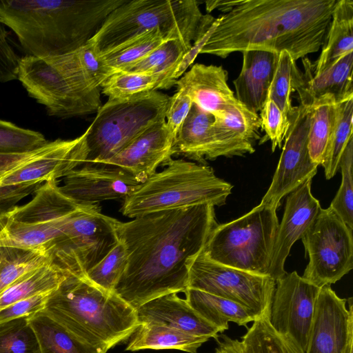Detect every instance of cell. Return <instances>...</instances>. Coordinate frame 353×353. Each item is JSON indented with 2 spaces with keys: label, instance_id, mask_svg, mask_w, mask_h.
<instances>
[{
  "label": "cell",
  "instance_id": "46",
  "mask_svg": "<svg viewBox=\"0 0 353 353\" xmlns=\"http://www.w3.org/2000/svg\"><path fill=\"white\" fill-rule=\"evenodd\" d=\"M5 26L0 21V83L18 79L21 57L15 52L8 41Z\"/></svg>",
  "mask_w": 353,
  "mask_h": 353
},
{
  "label": "cell",
  "instance_id": "7",
  "mask_svg": "<svg viewBox=\"0 0 353 353\" xmlns=\"http://www.w3.org/2000/svg\"><path fill=\"white\" fill-rule=\"evenodd\" d=\"M276 210L261 202L242 216L217 224L203 252L218 263L269 276L279 224Z\"/></svg>",
  "mask_w": 353,
  "mask_h": 353
},
{
  "label": "cell",
  "instance_id": "15",
  "mask_svg": "<svg viewBox=\"0 0 353 353\" xmlns=\"http://www.w3.org/2000/svg\"><path fill=\"white\" fill-rule=\"evenodd\" d=\"M311 111V105L294 106L280 159L262 203L278 208L281 199L316 174L319 165L312 161L307 149Z\"/></svg>",
  "mask_w": 353,
  "mask_h": 353
},
{
  "label": "cell",
  "instance_id": "26",
  "mask_svg": "<svg viewBox=\"0 0 353 353\" xmlns=\"http://www.w3.org/2000/svg\"><path fill=\"white\" fill-rule=\"evenodd\" d=\"M350 52H353V1L338 0L321 54L315 63H311L312 73H321Z\"/></svg>",
  "mask_w": 353,
  "mask_h": 353
},
{
  "label": "cell",
  "instance_id": "44",
  "mask_svg": "<svg viewBox=\"0 0 353 353\" xmlns=\"http://www.w3.org/2000/svg\"><path fill=\"white\" fill-rule=\"evenodd\" d=\"M192 104L191 99L181 90L177 89L174 95L170 97L165 112V124L174 140Z\"/></svg>",
  "mask_w": 353,
  "mask_h": 353
},
{
  "label": "cell",
  "instance_id": "22",
  "mask_svg": "<svg viewBox=\"0 0 353 353\" xmlns=\"http://www.w3.org/2000/svg\"><path fill=\"white\" fill-rule=\"evenodd\" d=\"M304 73L301 72L294 83L300 103L312 105L318 99L333 96L336 102L353 97L352 68L353 52L343 56L338 62L318 74L311 70V61L302 59Z\"/></svg>",
  "mask_w": 353,
  "mask_h": 353
},
{
  "label": "cell",
  "instance_id": "18",
  "mask_svg": "<svg viewBox=\"0 0 353 353\" xmlns=\"http://www.w3.org/2000/svg\"><path fill=\"white\" fill-rule=\"evenodd\" d=\"M312 179L307 180L287 195L285 210L279 224L273 248L269 276L275 281L287 272L285 260L293 244L310 227L321 207L311 192Z\"/></svg>",
  "mask_w": 353,
  "mask_h": 353
},
{
  "label": "cell",
  "instance_id": "2",
  "mask_svg": "<svg viewBox=\"0 0 353 353\" xmlns=\"http://www.w3.org/2000/svg\"><path fill=\"white\" fill-rule=\"evenodd\" d=\"M338 0H237L216 18L199 53L288 52L296 62L323 46Z\"/></svg>",
  "mask_w": 353,
  "mask_h": 353
},
{
  "label": "cell",
  "instance_id": "17",
  "mask_svg": "<svg viewBox=\"0 0 353 353\" xmlns=\"http://www.w3.org/2000/svg\"><path fill=\"white\" fill-rule=\"evenodd\" d=\"M340 298L330 285L320 288L306 353H345L353 336L352 299Z\"/></svg>",
  "mask_w": 353,
  "mask_h": 353
},
{
  "label": "cell",
  "instance_id": "11",
  "mask_svg": "<svg viewBox=\"0 0 353 353\" xmlns=\"http://www.w3.org/2000/svg\"><path fill=\"white\" fill-rule=\"evenodd\" d=\"M301 239L309 257L302 277L310 283L330 285L352 269V230L330 207L321 208Z\"/></svg>",
  "mask_w": 353,
  "mask_h": 353
},
{
  "label": "cell",
  "instance_id": "39",
  "mask_svg": "<svg viewBox=\"0 0 353 353\" xmlns=\"http://www.w3.org/2000/svg\"><path fill=\"white\" fill-rule=\"evenodd\" d=\"M0 353H40L28 317L0 323Z\"/></svg>",
  "mask_w": 353,
  "mask_h": 353
},
{
  "label": "cell",
  "instance_id": "29",
  "mask_svg": "<svg viewBox=\"0 0 353 353\" xmlns=\"http://www.w3.org/2000/svg\"><path fill=\"white\" fill-rule=\"evenodd\" d=\"M40 353H105L80 340L43 310L28 316Z\"/></svg>",
  "mask_w": 353,
  "mask_h": 353
},
{
  "label": "cell",
  "instance_id": "43",
  "mask_svg": "<svg viewBox=\"0 0 353 353\" xmlns=\"http://www.w3.org/2000/svg\"><path fill=\"white\" fill-rule=\"evenodd\" d=\"M261 129L265 132L261 143L271 141L272 151L281 148L290 126V121L279 106L270 99H267L260 111Z\"/></svg>",
  "mask_w": 353,
  "mask_h": 353
},
{
  "label": "cell",
  "instance_id": "14",
  "mask_svg": "<svg viewBox=\"0 0 353 353\" xmlns=\"http://www.w3.org/2000/svg\"><path fill=\"white\" fill-rule=\"evenodd\" d=\"M319 290L296 271L286 273L276 281L268 320L299 353L307 351Z\"/></svg>",
  "mask_w": 353,
  "mask_h": 353
},
{
  "label": "cell",
  "instance_id": "10",
  "mask_svg": "<svg viewBox=\"0 0 353 353\" xmlns=\"http://www.w3.org/2000/svg\"><path fill=\"white\" fill-rule=\"evenodd\" d=\"M83 206L60 191L58 180L48 181L28 203L0 212V246L47 253L68 216Z\"/></svg>",
  "mask_w": 353,
  "mask_h": 353
},
{
  "label": "cell",
  "instance_id": "35",
  "mask_svg": "<svg viewBox=\"0 0 353 353\" xmlns=\"http://www.w3.org/2000/svg\"><path fill=\"white\" fill-rule=\"evenodd\" d=\"M167 40L160 30L155 29L99 57L112 74L141 60Z\"/></svg>",
  "mask_w": 353,
  "mask_h": 353
},
{
  "label": "cell",
  "instance_id": "41",
  "mask_svg": "<svg viewBox=\"0 0 353 353\" xmlns=\"http://www.w3.org/2000/svg\"><path fill=\"white\" fill-rule=\"evenodd\" d=\"M353 137L349 141L339 165L341 183L337 193L329 206L347 227L353 229Z\"/></svg>",
  "mask_w": 353,
  "mask_h": 353
},
{
  "label": "cell",
  "instance_id": "21",
  "mask_svg": "<svg viewBox=\"0 0 353 353\" xmlns=\"http://www.w3.org/2000/svg\"><path fill=\"white\" fill-rule=\"evenodd\" d=\"M137 310L140 324L155 323L172 327L190 334L216 339L221 331L199 315L177 293L154 299Z\"/></svg>",
  "mask_w": 353,
  "mask_h": 353
},
{
  "label": "cell",
  "instance_id": "34",
  "mask_svg": "<svg viewBox=\"0 0 353 353\" xmlns=\"http://www.w3.org/2000/svg\"><path fill=\"white\" fill-rule=\"evenodd\" d=\"M49 263L44 250L0 246V294L26 273Z\"/></svg>",
  "mask_w": 353,
  "mask_h": 353
},
{
  "label": "cell",
  "instance_id": "4",
  "mask_svg": "<svg viewBox=\"0 0 353 353\" xmlns=\"http://www.w3.org/2000/svg\"><path fill=\"white\" fill-rule=\"evenodd\" d=\"M43 310L80 340L105 353L129 339L140 325L135 309L85 276H68L52 292Z\"/></svg>",
  "mask_w": 353,
  "mask_h": 353
},
{
  "label": "cell",
  "instance_id": "1",
  "mask_svg": "<svg viewBox=\"0 0 353 353\" xmlns=\"http://www.w3.org/2000/svg\"><path fill=\"white\" fill-rule=\"evenodd\" d=\"M216 225L214 206L209 204L118 221L128 264L114 292L135 310L159 296L184 292L190 266Z\"/></svg>",
  "mask_w": 353,
  "mask_h": 353
},
{
  "label": "cell",
  "instance_id": "32",
  "mask_svg": "<svg viewBox=\"0 0 353 353\" xmlns=\"http://www.w3.org/2000/svg\"><path fill=\"white\" fill-rule=\"evenodd\" d=\"M192 48L179 39H169L124 72L147 74H168L176 79L184 71L183 62Z\"/></svg>",
  "mask_w": 353,
  "mask_h": 353
},
{
  "label": "cell",
  "instance_id": "31",
  "mask_svg": "<svg viewBox=\"0 0 353 353\" xmlns=\"http://www.w3.org/2000/svg\"><path fill=\"white\" fill-rule=\"evenodd\" d=\"M307 149L312 161L322 163L334 132L338 111V102L331 95L323 96L312 104Z\"/></svg>",
  "mask_w": 353,
  "mask_h": 353
},
{
  "label": "cell",
  "instance_id": "47",
  "mask_svg": "<svg viewBox=\"0 0 353 353\" xmlns=\"http://www.w3.org/2000/svg\"><path fill=\"white\" fill-rule=\"evenodd\" d=\"M54 144L48 141L43 146L32 151L19 153H0V179L28 162L43 154Z\"/></svg>",
  "mask_w": 353,
  "mask_h": 353
},
{
  "label": "cell",
  "instance_id": "27",
  "mask_svg": "<svg viewBox=\"0 0 353 353\" xmlns=\"http://www.w3.org/2000/svg\"><path fill=\"white\" fill-rule=\"evenodd\" d=\"M184 292L189 305L221 332L229 328L230 322L245 326L258 318L249 308L230 300L192 288Z\"/></svg>",
  "mask_w": 353,
  "mask_h": 353
},
{
  "label": "cell",
  "instance_id": "42",
  "mask_svg": "<svg viewBox=\"0 0 353 353\" xmlns=\"http://www.w3.org/2000/svg\"><path fill=\"white\" fill-rule=\"evenodd\" d=\"M48 141L41 132L0 119V153L26 152L37 149Z\"/></svg>",
  "mask_w": 353,
  "mask_h": 353
},
{
  "label": "cell",
  "instance_id": "48",
  "mask_svg": "<svg viewBox=\"0 0 353 353\" xmlns=\"http://www.w3.org/2000/svg\"><path fill=\"white\" fill-rule=\"evenodd\" d=\"M237 1H205V8L208 12L218 9L227 13L236 5Z\"/></svg>",
  "mask_w": 353,
  "mask_h": 353
},
{
  "label": "cell",
  "instance_id": "13",
  "mask_svg": "<svg viewBox=\"0 0 353 353\" xmlns=\"http://www.w3.org/2000/svg\"><path fill=\"white\" fill-rule=\"evenodd\" d=\"M85 133L69 140L58 139L40 157L0 179V212L9 210L45 183L65 177L85 162Z\"/></svg>",
  "mask_w": 353,
  "mask_h": 353
},
{
  "label": "cell",
  "instance_id": "37",
  "mask_svg": "<svg viewBox=\"0 0 353 353\" xmlns=\"http://www.w3.org/2000/svg\"><path fill=\"white\" fill-rule=\"evenodd\" d=\"M268 314L256 318L241 337L243 353H299L296 349L271 325Z\"/></svg>",
  "mask_w": 353,
  "mask_h": 353
},
{
  "label": "cell",
  "instance_id": "12",
  "mask_svg": "<svg viewBox=\"0 0 353 353\" xmlns=\"http://www.w3.org/2000/svg\"><path fill=\"white\" fill-rule=\"evenodd\" d=\"M276 281L268 276L218 263L203 251L192 262L188 288L212 294L242 305L257 317L268 314Z\"/></svg>",
  "mask_w": 353,
  "mask_h": 353
},
{
  "label": "cell",
  "instance_id": "49",
  "mask_svg": "<svg viewBox=\"0 0 353 353\" xmlns=\"http://www.w3.org/2000/svg\"><path fill=\"white\" fill-rule=\"evenodd\" d=\"M353 336H352L347 343L345 353H353Z\"/></svg>",
  "mask_w": 353,
  "mask_h": 353
},
{
  "label": "cell",
  "instance_id": "3",
  "mask_svg": "<svg viewBox=\"0 0 353 353\" xmlns=\"http://www.w3.org/2000/svg\"><path fill=\"white\" fill-rule=\"evenodd\" d=\"M126 1L0 0V21L15 34L25 56L54 57L87 44Z\"/></svg>",
  "mask_w": 353,
  "mask_h": 353
},
{
  "label": "cell",
  "instance_id": "36",
  "mask_svg": "<svg viewBox=\"0 0 353 353\" xmlns=\"http://www.w3.org/2000/svg\"><path fill=\"white\" fill-rule=\"evenodd\" d=\"M353 97L338 102L335 128L321 164L326 179H332L339 171L342 154L353 137Z\"/></svg>",
  "mask_w": 353,
  "mask_h": 353
},
{
  "label": "cell",
  "instance_id": "38",
  "mask_svg": "<svg viewBox=\"0 0 353 353\" xmlns=\"http://www.w3.org/2000/svg\"><path fill=\"white\" fill-rule=\"evenodd\" d=\"M299 71L296 62L288 52L282 51L279 54L268 99H272L288 118L294 109L290 95L294 91V83Z\"/></svg>",
  "mask_w": 353,
  "mask_h": 353
},
{
  "label": "cell",
  "instance_id": "16",
  "mask_svg": "<svg viewBox=\"0 0 353 353\" xmlns=\"http://www.w3.org/2000/svg\"><path fill=\"white\" fill-rule=\"evenodd\" d=\"M141 184L121 168L103 163H88L63 177L59 190L74 203L89 205L106 200H124Z\"/></svg>",
  "mask_w": 353,
  "mask_h": 353
},
{
  "label": "cell",
  "instance_id": "30",
  "mask_svg": "<svg viewBox=\"0 0 353 353\" xmlns=\"http://www.w3.org/2000/svg\"><path fill=\"white\" fill-rule=\"evenodd\" d=\"M177 79L168 74H147L120 71L110 74L101 85L108 99H125L169 89Z\"/></svg>",
  "mask_w": 353,
  "mask_h": 353
},
{
  "label": "cell",
  "instance_id": "23",
  "mask_svg": "<svg viewBox=\"0 0 353 353\" xmlns=\"http://www.w3.org/2000/svg\"><path fill=\"white\" fill-rule=\"evenodd\" d=\"M259 114L245 107L215 117L212 126L213 160L219 157H232L252 154L261 138Z\"/></svg>",
  "mask_w": 353,
  "mask_h": 353
},
{
  "label": "cell",
  "instance_id": "8",
  "mask_svg": "<svg viewBox=\"0 0 353 353\" xmlns=\"http://www.w3.org/2000/svg\"><path fill=\"white\" fill-rule=\"evenodd\" d=\"M170 97L154 91L125 99H108L85 132V163L112 158L149 126L165 120Z\"/></svg>",
  "mask_w": 353,
  "mask_h": 353
},
{
  "label": "cell",
  "instance_id": "9",
  "mask_svg": "<svg viewBox=\"0 0 353 353\" xmlns=\"http://www.w3.org/2000/svg\"><path fill=\"white\" fill-rule=\"evenodd\" d=\"M118 221L102 214L98 204L74 211L47 252L50 264L68 276L85 277L119 242Z\"/></svg>",
  "mask_w": 353,
  "mask_h": 353
},
{
  "label": "cell",
  "instance_id": "6",
  "mask_svg": "<svg viewBox=\"0 0 353 353\" xmlns=\"http://www.w3.org/2000/svg\"><path fill=\"white\" fill-rule=\"evenodd\" d=\"M124 200L120 212L136 218L154 212L226 203L233 185L205 164L170 159Z\"/></svg>",
  "mask_w": 353,
  "mask_h": 353
},
{
  "label": "cell",
  "instance_id": "45",
  "mask_svg": "<svg viewBox=\"0 0 353 353\" xmlns=\"http://www.w3.org/2000/svg\"><path fill=\"white\" fill-rule=\"evenodd\" d=\"M52 292L39 294L17 301L0 310V323L30 316L45 309Z\"/></svg>",
  "mask_w": 353,
  "mask_h": 353
},
{
  "label": "cell",
  "instance_id": "33",
  "mask_svg": "<svg viewBox=\"0 0 353 353\" xmlns=\"http://www.w3.org/2000/svg\"><path fill=\"white\" fill-rule=\"evenodd\" d=\"M67 276L50 263L34 269L22 276L0 294V310L17 301L52 292Z\"/></svg>",
  "mask_w": 353,
  "mask_h": 353
},
{
  "label": "cell",
  "instance_id": "40",
  "mask_svg": "<svg viewBox=\"0 0 353 353\" xmlns=\"http://www.w3.org/2000/svg\"><path fill=\"white\" fill-rule=\"evenodd\" d=\"M128 256L123 244L119 241L112 250L88 271L86 279L99 288L114 292V288L124 272Z\"/></svg>",
  "mask_w": 353,
  "mask_h": 353
},
{
  "label": "cell",
  "instance_id": "25",
  "mask_svg": "<svg viewBox=\"0 0 353 353\" xmlns=\"http://www.w3.org/2000/svg\"><path fill=\"white\" fill-rule=\"evenodd\" d=\"M214 116L192 103L174 142L172 155H183L205 164L213 160L212 126Z\"/></svg>",
  "mask_w": 353,
  "mask_h": 353
},
{
  "label": "cell",
  "instance_id": "5",
  "mask_svg": "<svg viewBox=\"0 0 353 353\" xmlns=\"http://www.w3.org/2000/svg\"><path fill=\"white\" fill-rule=\"evenodd\" d=\"M194 0H127L116 8L89 41L99 56L155 29L192 48L214 24Z\"/></svg>",
  "mask_w": 353,
  "mask_h": 353
},
{
  "label": "cell",
  "instance_id": "28",
  "mask_svg": "<svg viewBox=\"0 0 353 353\" xmlns=\"http://www.w3.org/2000/svg\"><path fill=\"white\" fill-rule=\"evenodd\" d=\"M127 351L141 350H179L196 353L209 339L197 336L161 324H140L131 336Z\"/></svg>",
  "mask_w": 353,
  "mask_h": 353
},
{
  "label": "cell",
  "instance_id": "20",
  "mask_svg": "<svg viewBox=\"0 0 353 353\" xmlns=\"http://www.w3.org/2000/svg\"><path fill=\"white\" fill-rule=\"evenodd\" d=\"M228 74L221 65L196 63L175 82L202 110L220 117L245 106L228 84Z\"/></svg>",
  "mask_w": 353,
  "mask_h": 353
},
{
  "label": "cell",
  "instance_id": "24",
  "mask_svg": "<svg viewBox=\"0 0 353 353\" xmlns=\"http://www.w3.org/2000/svg\"><path fill=\"white\" fill-rule=\"evenodd\" d=\"M242 54V67L233 81L235 97L248 110L258 114L268 99L279 54L261 50H245Z\"/></svg>",
  "mask_w": 353,
  "mask_h": 353
},
{
  "label": "cell",
  "instance_id": "19",
  "mask_svg": "<svg viewBox=\"0 0 353 353\" xmlns=\"http://www.w3.org/2000/svg\"><path fill=\"white\" fill-rule=\"evenodd\" d=\"M174 142L165 119L162 120L149 126L122 150L101 163L125 170L142 183L157 172L159 166L172 159Z\"/></svg>",
  "mask_w": 353,
  "mask_h": 353
}]
</instances>
